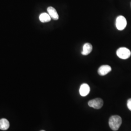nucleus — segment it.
Segmentation results:
<instances>
[{
    "instance_id": "5",
    "label": "nucleus",
    "mask_w": 131,
    "mask_h": 131,
    "mask_svg": "<svg viewBox=\"0 0 131 131\" xmlns=\"http://www.w3.org/2000/svg\"><path fill=\"white\" fill-rule=\"evenodd\" d=\"M90 89L89 84H82L80 88L79 92L81 96L85 97L87 96L90 92Z\"/></svg>"
},
{
    "instance_id": "3",
    "label": "nucleus",
    "mask_w": 131,
    "mask_h": 131,
    "mask_svg": "<svg viewBox=\"0 0 131 131\" xmlns=\"http://www.w3.org/2000/svg\"><path fill=\"white\" fill-rule=\"evenodd\" d=\"M127 25L126 19L123 16L117 17L116 21V26L118 30L122 31L126 28Z\"/></svg>"
},
{
    "instance_id": "10",
    "label": "nucleus",
    "mask_w": 131,
    "mask_h": 131,
    "mask_svg": "<svg viewBox=\"0 0 131 131\" xmlns=\"http://www.w3.org/2000/svg\"><path fill=\"white\" fill-rule=\"evenodd\" d=\"M39 19L40 21L43 23L49 22L51 20V18L50 16V15L48 13H42L40 14L39 15Z\"/></svg>"
},
{
    "instance_id": "6",
    "label": "nucleus",
    "mask_w": 131,
    "mask_h": 131,
    "mask_svg": "<svg viewBox=\"0 0 131 131\" xmlns=\"http://www.w3.org/2000/svg\"><path fill=\"white\" fill-rule=\"evenodd\" d=\"M112 70L111 67L109 65H103L101 66L98 70L99 74L104 76L109 73Z\"/></svg>"
},
{
    "instance_id": "4",
    "label": "nucleus",
    "mask_w": 131,
    "mask_h": 131,
    "mask_svg": "<svg viewBox=\"0 0 131 131\" xmlns=\"http://www.w3.org/2000/svg\"><path fill=\"white\" fill-rule=\"evenodd\" d=\"M88 104L90 107L94 108V109H99L103 107V102L102 99L96 98L89 101Z\"/></svg>"
},
{
    "instance_id": "7",
    "label": "nucleus",
    "mask_w": 131,
    "mask_h": 131,
    "mask_svg": "<svg viewBox=\"0 0 131 131\" xmlns=\"http://www.w3.org/2000/svg\"><path fill=\"white\" fill-rule=\"evenodd\" d=\"M47 11L51 19L53 20H58L59 19V15L57 13L56 10L52 6H50L47 8Z\"/></svg>"
},
{
    "instance_id": "8",
    "label": "nucleus",
    "mask_w": 131,
    "mask_h": 131,
    "mask_svg": "<svg viewBox=\"0 0 131 131\" xmlns=\"http://www.w3.org/2000/svg\"><path fill=\"white\" fill-rule=\"evenodd\" d=\"M92 46L89 43H86L84 44L83 46V50L82 52V54L84 56H87L92 51Z\"/></svg>"
},
{
    "instance_id": "2",
    "label": "nucleus",
    "mask_w": 131,
    "mask_h": 131,
    "mask_svg": "<svg viewBox=\"0 0 131 131\" xmlns=\"http://www.w3.org/2000/svg\"><path fill=\"white\" fill-rule=\"evenodd\" d=\"M117 55L122 59H127L131 56V51L125 47L119 48L117 51Z\"/></svg>"
},
{
    "instance_id": "11",
    "label": "nucleus",
    "mask_w": 131,
    "mask_h": 131,
    "mask_svg": "<svg viewBox=\"0 0 131 131\" xmlns=\"http://www.w3.org/2000/svg\"><path fill=\"white\" fill-rule=\"evenodd\" d=\"M127 107L131 111V98L129 99L127 101Z\"/></svg>"
},
{
    "instance_id": "9",
    "label": "nucleus",
    "mask_w": 131,
    "mask_h": 131,
    "mask_svg": "<svg viewBox=\"0 0 131 131\" xmlns=\"http://www.w3.org/2000/svg\"><path fill=\"white\" fill-rule=\"evenodd\" d=\"M9 122L7 119L2 118L0 119V129L2 130H6L9 127Z\"/></svg>"
},
{
    "instance_id": "12",
    "label": "nucleus",
    "mask_w": 131,
    "mask_h": 131,
    "mask_svg": "<svg viewBox=\"0 0 131 131\" xmlns=\"http://www.w3.org/2000/svg\"><path fill=\"white\" fill-rule=\"evenodd\" d=\"M44 131V130H41V131Z\"/></svg>"
},
{
    "instance_id": "1",
    "label": "nucleus",
    "mask_w": 131,
    "mask_h": 131,
    "mask_svg": "<svg viewBox=\"0 0 131 131\" xmlns=\"http://www.w3.org/2000/svg\"><path fill=\"white\" fill-rule=\"evenodd\" d=\"M122 118L117 115L112 116L109 120V125L113 131L118 130L122 125Z\"/></svg>"
}]
</instances>
